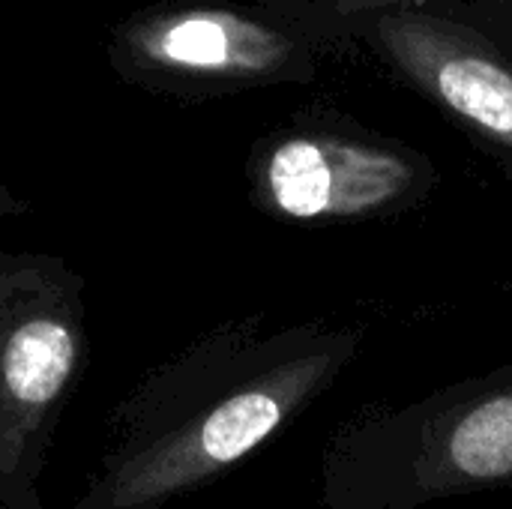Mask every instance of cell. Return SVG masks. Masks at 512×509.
Here are the masks:
<instances>
[{"label": "cell", "instance_id": "obj_1", "mask_svg": "<svg viewBox=\"0 0 512 509\" xmlns=\"http://www.w3.org/2000/svg\"><path fill=\"white\" fill-rule=\"evenodd\" d=\"M354 354L357 336L330 330L213 339L114 411L69 509H162L213 486L297 423Z\"/></svg>", "mask_w": 512, "mask_h": 509}, {"label": "cell", "instance_id": "obj_2", "mask_svg": "<svg viewBox=\"0 0 512 509\" xmlns=\"http://www.w3.org/2000/svg\"><path fill=\"white\" fill-rule=\"evenodd\" d=\"M512 486V366L342 423L321 456V509H423Z\"/></svg>", "mask_w": 512, "mask_h": 509}, {"label": "cell", "instance_id": "obj_3", "mask_svg": "<svg viewBox=\"0 0 512 509\" xmlns=\"http://www.w3.org/2000/svg\"><path fill=\"white\" fill-rule=\"evenodd\" d=\"M297 3L291 15L276 18L225 6L165 9L129 27L123 45L141 72L174 81L228 87L306 81L348 27L321 3Z\"/></svg>", "mask_w": 512, "mask_h": 509}, {"label": "cell", "instance_id": "obj_4", "mask_svg": "<svg viewBox=\"0 0 512 509\" xmlns=\"http://www.w3.org/2000/svg\"><path fill=\"white\" fill-rule=\"evenodd\" d=\"M81 354L66 297L0 294V509H48L39 480Z\"/></svg>", "mask_w": 512, "mask_h": 509}, {"label": "cell", "instance_id": "obj_5", "mask_svg": "<svg viewBox=\"0 0 512 509\" xmlns=\"http://www.w3.org/2000/svg\"><path fill=\"white\" fill-rule=\"evenodd\" d=\"M381 51L486 144L512 153V54L489 33L429 9H387L363 18Z\"/></svg>", "mask_w": 512, "mask_h": 509}, {"label": "cell", "instance_id": "obj_6", "mask_svg": "<svg viewBox=\"0 0 512 509\" xmlns=\"http://www.w3.org/2000/svg\"><path fill=\"white\" fill-rule=\"evenodd\" d=\"M423 177L429 168H417L399 150L309 132L282 138L264 156L261 192L279 213L300 222L360 219L420 198Z\"/></svg>", "mask_w": 512, "mask_h": 509}, {"label": "cell", "instance_id": "obj_7", "mask_svg": "<svg viewBox=\"0 0 512 509\" xmlns=\"http://www.w3.org/2000/svg\"><path fill=\"white\" fill-rule=\"evenodd\" d=\"M3 207H9V201H6V192L0 189V210H3Z\"/></svg>", "mask_w": 512, "mask_h": 509}]
</instances>
